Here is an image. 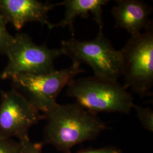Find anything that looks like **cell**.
<instances>
[{
	"mask_svg": "<svg viewBox=\"0 0 153 153\" xmlns=\"http://www.w3.org/2000/svg\"><path fill=\"white\" fill-rule=\"evenodd\" d=\"M43 115L44 142L63 153H71L74 146L97 138L108 128L97 114L76 103H57Z\"/></svg>",
	"mask_w": 153,
	"mask_h": 153,
	"instance_id": "6da1fadb",
	"label": "cell"
},
{
	"mask_svg": "<svg viewBox=\"0 0 153 153\" xmlns=\"http://www.w3.org/2000/svg\"><path fill=\"white\" fill-rule=\"evenodd\" d=\"M118 82L105 81L94 76L74 79L67 86L66 95L88 111L128 114L134 104L131 93Z\"/></svg>",
	"mask_w": 153,
	"mask_h": 153,
	"instance_id": "7a4b0ae2",
	"label": "cell"
},
{
	"mask_svg": "<svg viewBox=\"0 0 153 153\" xmlns=\"http://www.w3.org/2000/svg\"><path fill=\"white\" fill-rule=\"evenodd\" d=\"M120 51L124 86L141 98L152 96L153 21L142 33L131 36Z\"/></svg>",
	"mask_w": 153,
	"mask_h": 153,
	"instance_id": "3957f363",
	"label": "cell"
},
{
	"mask_svg": "<svg viewBox=\"0 0 153 153\" xmlns=\"http://www.w3.org/2000/svg\"><path fill=\"white\" fill-rule=\"evenodd\" d=\"M62 55L69 57L72 62L87 64L99 79L118 82L121 76L120 51L113 46L109 39L99 30L95 38L79 40L74 38L63 40L60 48Z\"/></svg>",
	"mask_w": 153,
	"mask_h": 153,
	"instance_id": "277c9868",
	"label": "cell"
},
{
	"mask_svg": "<svg viewBox=\"0 0 153 153\" xmlns=\"http://www.w3.org/2000/svg\"><path fill=\"white\" fill-rule=\"evenodd\" d=\"M85 71L79 64L45 74H24L11 79L13 88L43 114L57 104L56 99L64 88L68 86L78 74Z\"/></svg>",
	"mask_w": 153,
	"mask_h": 153,
	"instance_id": "5b68a950",
	"label": "cell"
},
{
	"mask_svg": "<svg viewBox=\"0 0 153 153\" xmlns=\"http://www.w3.org/2000/svg\"><path fill=\"white\" fill-rule=\"evenodd\" d=\"M8 63L0 75L2 79H11L19 74H45L53 71L56 59L62 55L60 48L51 49L39 45L25 33H18L7 49Z\"/></svg>",
	"mask_w": 153,
	"mask_h": 153,
	"instance_id": "8992f818",
	"label": "cell"
},
{
	"mask_svg": "<svg viewBox=\"0 0 153 153\" xmlns=\"http://www.w3.org/2000/svg\"><path fill=\"white\" fill-rule=\"evenodd\" d=\"M43 119L44 115L16 90L1 91L0 137L21 141L29 137L30 129Z\"/></svg>",
	"mask_w": 153,
	"mask_h": 153,
	"instance_id": "52a82bcc",
	"label": "cell"
},
{
	"mask_svg": "<svg viewBox=\"0 0 153 153\" xmlns=\"http://www.w3.org/2000/svg\"><path fill=\"white\" fill-rule=\"evenodd\" d=\"M60 2L52 4L37 0H0V15L7 23L20 30L28 22H39L49 29L52 23L48 20V12Z\"/></svg>",
	"mask_w": 153,
	"mask_h": 153,
	"instance_id": "ba28073f",
	"label": "cell"
},
{
	"mask_svg": "<svg viewBox=\"0 0 153 153\" xmlns=\"http://www.w3.org/2000/svg\"><path fill=\"white\" fill-rule=\"evenodd\" d=\"M112 9L115 28H120L131 36L142 33L153 21L150 16L152 7L139 0H117Z\"/></svg>",
	"mask_w": 153,
	"mask_h": 153,
	"instance_id": "9c48e42d",
	"label": "cell"
},
{
	"mask_svg": "<svg viewBox=\"0 0 153 153\" xmlns=\"http://www.w3.org/2000/svg\"><path fill=\"white\" fill-rule=\"evenodd\" d=\"M108 0H65L61 2L65 10L64 18L57 24H52L51 30L56 27H68L73 36L75 30L74 23L77 17L88 18L91 15L98 25L99 30L103 27V6L108 3Z\"/></svg>",
	"mask_w": 153,
	"mask_h": 153,
	"instance_id": "30bf717a",
	"label": "cell"
},
{
	"mask_svg": "<svg viewBox=\"0 0 153 153\" xmlns=\"http://www.w3.org/2000/svg\"><path fill=\"white\" fill-rule=\"evenodd\" d=\"M133 108L134 109L137 117L143 128L149 131H153V111L150 107H144L134 104Z\"/></svg>",
	"mask_w": 153,
	"mask_h": 153,
	"instance_id": "8fae6325",
	"label": "cell"
},
{
	"mask_svg": "<svg viewBox=\"0 0 153 153\" xmlns=\"http://www.w3.org/2000/svg\"><path fill=\"white\" fill-rule=\"evenodd\" d=\"M7 22L0 15V53L6 55L14 39V36L8 32Z\"/></svg>",
	"mask_w": 153,
	"mask_h": 153,
	"instance_id": "7c38bea8",
	"label": "cell"
},
{
	"mask_svg": "<svg viewBox=\"0 0 153 153\" xmlns=\"http://www.w3.org/2000/svg\"><path fill=\"white\" fill-rule=\"evenodd\" d=\"M20 143L11 138L0 137V153H19Z\"/></svg>",
	"mask_w": 153,
	"mask_h": 153,
	"instance_id": "4fadbf2b",
	"label": "cell"
},
{
	"mask_svg": "<svg viewBox=\"0 0 153 153\" xmlns=\"http://www.w3.org/2000/svg\"><path fill=\"white\" fill-rule=\"evenodd\" d=\"M18 141L20 143L19 153H42L40 145L32 142L30 137Z\"/></svg>",
	"mask_w": 153,
	"mask_h": 153,
	"instance_id": "5bb4252c",
	"label": "cell"
},
{
	"mask_svg": "<svg viewBox=\"0 0 153 153\" xmlns=\"http://www.w3.org/2000/svg\"><path fill=\"white\" fill-rule=\"evenodd\" d=\"M76 153H124L119 148L107 146L98 149H88L80 150Z\"/></svg>",
	"mask_w": 153,
	"mask_h": 153,
	"instance_id": "9a60e30c",
	"label": "cell"
}]
</instances>
